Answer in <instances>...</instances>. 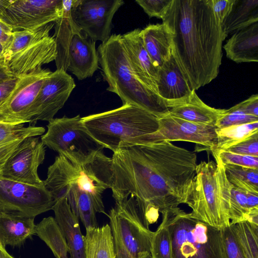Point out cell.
Instances as JSON below:
<instances>
[{
	"instance_id": "cell-44",
	"label": "cell",
	"mask_w": 258,
	"mask_h": 258,
	"mask_svg": "<svg viewBox=\"0 0 258 258\" xmlns=\"http://www.w3.org/2000/svg\"><path fill=\"white\" fill-rule=\"evenodd\" d=\"M245 113L258 117V95L254 94L236 104Z\"/></svg>"
},
{
	"instance_id": "cell-36",
	"label": "cell",
	"mask_w": 258,
	"mask_h": 258,
	"mask_svg": "<svg viewBox=\"0 0 258 258\" xmlns=\"http://www.w3.org/2000/svg\"><path fill=\"white\" fill-rule=\"evenodd\" d=\"M246 192L232 185L229 209L230 224L247 221L252 212L258 211L249 210Z\"/></svg>"
},
{
	"instance_id": "cell-34",
	"label": "cell",
	"mask_w": 258,
	"mask_h": 258,
	"mask_svg": "<svg viewBox=\"0 0 258 258\" xmlns=\"http://www.w3.org/2000/svg\"><path fill=\"white\" fill-rule=\"evenodd\" d=\"M224 165L227 179L233 187L245 192L258 194V169Z\"/></svg>"
},
{
	"instance_id": "cell-15",
	"label": "cell",
	"mask_w": 258,
	"mask_h": 258,
	"mask_svg": "<svg viewBox=\"0 0 258 258\" xmlns=\"http://www.w3.org/2000/svg\"><path fill=\"white\" fill-rule=\"evenodd\" d=\"M45 147L39 138L25 139L0 167L4 178L33 185L43 184L38 174V168L43 163Z\"/></svg>"
},
{
	"instance_id": "cell-30",
	"label": "cell",
	"mask_w": 258,
	"mask_h": 258,
	"mask_svg": "<svg viewBox=\"0 0 258 258\" xmlns=\"http://www.w3.org/2000/svg\"><path fill=\"white\" fill-rule=\"evenodd\" d=\"M258 22V0H235L222 26L226 36Z\"/></svg>"
},
{
	"instance_id": "cell-25",
	"label": "cell",
	"mask_w": 258,
	"mask_h": 258,
	"mask_svg": "<svg viewBox=\"0 0 258 258\" xmlns=\"http://www.w3.org/2000/svg\"><path fill=\"white\" fill-rule=\"evenodd\" d=\"M223 48L227 57L237 63L257 62L258 22L233 33Z\"/></svg>"
},
{
	"instance_id": "cell-9",
	"label": "cell",
	"mask_w": 258,
	"mask_h": 258,
	"mask_svg": "<svg viewBox=\"0 0 258 258\" xmlns=\"http://www.w3.org/2000/svg\"><path fill=\"white\" fill-rule=\"evenodd\" d=\"M47 127L42 143L75 164L87 163L104 148L90 134L80 115L54 118Z\"/></svg>"
},
{
	"instance_id": "cell-7",
	"label": "cell",
	"mask_w": 258,
	"mask_h": 258,
	"mask_svg": "<svg viewBox=\"0 0 258 258\" xmlns=\"http://www.w3.org/2000/svg\"><path fill=\"white\" fill-rule=\"evenodd\" d=\"M115 258H153L154 232L145 223L137 199L130 196L115 202L107 215Z\"/></svg>"
},
{
	"instance_id": "cell-50",
	"label": "cell",
	"mask_w": 258,
	"mask_h": 258,
	"mask_svg": "<svg viewBox=\"0 0 258 258\" xmlns=\"http://www.w3.org/2000/svg\"><path fill=\"white\" fill-rule=\"evenodd\" d=\"M3 52L4 46L0 43V65H5L3 58Z\"/></svg>"
},
{
	"instance_id": "cell-17",
	"label": "cell",
	"mask_w": 258,
	"mask_h": 258,
	"mask_svg": "<svg viewBox=\"0 0 258 258\" xmlns=\"http://www.w3.org/2000/svg\"><path fill=\"white\" fill-rule=\"evenodd\" d=\"M111 158L99 151L87 163L79 165V175L75 182L91 199L97 213L106 215L102 195L111 184Z\"/></svg>"
},
{
	"instance_id": "cell-11",
	"label": "cell",
	"mask_w": 258,
	"mask_h": 258,
	"mask_svg": "<svg viewBox=\"0 0 258 258\" xmlns=\"http://www.w3.org/2000/svg\"><path fill=\"white\" fill-rule=\"evenodd\" d=\"M123 4L122 0H74L72 17L89 38L103 42L111 36L113 17Z\"/></svg>"
},
{
	"instance_id": "cell-43",
	"label": "cell",
	"mask_w": 258,
	"mask_h": 258,
	"mask_svg": "<svg viewBox=\"0 0 258 258\" xmlns=\"http://www.w3.org/2000/svg\"><path fill=\"white\" fill-rule=\"evenodd\" d=\"M235 0H211L213 13L222 27L230 14Z\"/></svg>"
},
{
	"instance_id": "cell-10",
	"label": "cell",
	"mask_w": 258,
	"mask_h": 258,
	"mask_svg": "<svg viewBox=\"0 0 258 258\" xmlns=\"http://www.w3.org/2000/svg\"><path fill=\"white\" fill-rule=\"evenodd\" d=\"M55 203L43 184H28L0 175V212L35 218L52 210Z\"/></svg>"
},
{
	"instance_id": "cell-32",
	"label": "cell",
	"mask_w": 258,
	"mask_h": 258,
	"mask_svg": "<svg viewBox=\"0 0 258 258\" xmlns=\"http://www.w3.org/2000/svg\"><path fill=\"white\" fill-rule=\"evenodd\" d=\"M67 198L72 212L80 218L86 229L97 227L94 204L88 194L76 183L72 185Z\"/></svg>"
},
{
	"instance_id": "cell-42",
	"label": "cell",
	"mask_w": 258,
	"mask_h": 258,
	"mask_svg": "<svg viewBox=\"0 0 258 258\" xmlns=\"http://www.w3.org/2000/svg\"><path fill=\"white\" fill-rule=\"evenodd\" d=\"M225 151L241 155L258 157V133L231 146Z\"/></svg>"
},
{
	"instance_id": "cell-27",
	"label": "cell",
	"mask_w": 258,
	"mask_h": 258,
	"mask_svg": "<svg viewBox=\"0 0 258 258\" xmlns=\"http://www.w3.org/2000/svg\"><path fill=\"white\" fill-rule=\"evenodd\" d=\"M34 220L0 212V243L4 247L22 244L35 234Z\"/></svg>"
},
{
	"instance_id": "cell-13",
	"label": "cell",
	"mask_w": 258,
	"mask_h": 258,
	"mask_svg": "<svg viewBox=\"0 0 258 258\" xmlns=\"http://www.w3.org/2000/svg\"><path fill=\"white\" fill-rule=\"evenodd\" d=\"M159 127L154 133L143 137V144L163 141H186L211 150L216 145L217 127L215 125L199 124L187 121L169 113L158 118Z\"/></svg>"
},
{
	"instance_id": "cell-3",
	"label": "cell",
	"mask_w": 258,
	"mask_h": 258,
	"mask_svg": "<svg viewBox=\"0 0 258 258\" xmlns=\"http://www.w3.org/2000/svg\"><path fill=\"white\" fill-rule=\"evenodd\" d=\"M99 64L106 90L116 94L122 104H131L155 114L158 118L169 113L165 102L138 78L134 72L121 34H112L97 48Z\"/></svg>"
},
{
	"instance_id": "cell-23",
	"label": "cell",
	"mask_w": 258,
	"mask_h": 258,
	"mask_svg": "<svg viewBox=\"0 0 258 258\" xmlns=\"http://www.w3.org/2000/svg\"><path fill=\"white\" fill-rule=\"evenodd\" d=\"M79 165L75 164L60 155L56 156L47 170V178L43 180L46 189L55 202L67 197L79 175Z\"/></svg>"
},
{
	"instance_id": "cell-45",
	"label": "cell",
	"mask_w": 258,
	"mask_h": 258,
	"mask_svg": "<svg viewBox=\"0 0 258 258\" xmlns=\"http://www.w3.org/2000/svg\"><path fill=\"white\" fill-rule=\"evenodd\" d=\"M18 80V77H12L0 81V105L13 91Z\"/></svg>"
},
{
	"instance_id": "cell-38",
	"label": "cell",
	"mask_w": 258,
	"mask_h": 258,
	"mask_svg": "<svg viewBox=\"0 0 258 258\" xmlns=\"http://www.w3.org/2000/svg\"><path fill=\"white\" fill-rule=\"evenodd\" d=\"M255 121H258V117L245 113L235 105L227 109L225 114L217 121L215 125L217 128H222Z\"/></svg>"
},
{
	"instance_id": "cell-1",
	"label": "cell",
	"mask_w": 258,
	"mask_h": 258,
	"mask_svg": "<svg viewBox=\"0 0 258 258\" xmlns=\"http://www.w3.org/2000/svg\"><path fill=\"white\" fill-rule=\"evenodd\" d=\"M197 155L170 142L119 149L111 158L112 196L138 201L146 222H156L159 212L186 204L196 174Z\"/></svg>"
},
{
	"instance_id": "cell-12",
	"label": "cell",
	"mask_w": 258,
	"mask_h": 258,
	"mask_svg": "<svg viewBox=\"0 0 258 258\" xmlns=\"http://www.w3.org/2000/svg\"><path fill=\"white\" fill-rule=\"evenodd\" d=\"M62 11V0H12L0 19L13 31H31L55 22Z\"/></svg>"
},
{
	"instance_id": "cell-22",
	"label": "cell",
	"mask_w": 258,
	"mask_h": 258,
	"mask_svg": "<svg viewBox=\"0 0 258 258\" xmlns=\"http://www.w3.org/2000/svg\"><path fill=\"white\" fill-rule=\"evenodd\" d=\"M140 33L145 48L158 70L172 54L173 34L163 23L150 24L141 30Z\"/></svg>"
},
{
	"instance_id": "cell-46",
	"label": "cell",
	"mask_w": 258,
	"mask_h": 258,
	"mask_svg": "<svg viewBox=\"0 0 258 258\" xmlns=\"http://www.w3.org/2000/svg\"><path fill=\"white\" fill-rule=\"evenodd\" d=\"M13 32L12 27L0 19V43L4 47L10 40Z\"/></svg>"
},
{
	"instance_id": "cell-39",
	"label": "cell",
	"mask_w": 258,
	"mask_h": 258,
	"mask_svg": "<svg viewBox=\"0 0 258 258\" xmlns=\"http://www.w3.org/2000/svg\"><path fill=\"white\" fill-rule=\"evenodd\" d=\"M215 159H219L224 165L231 164L258 169V157L244 155L225 150L212 153Z\"/></svg>"
},
{
	"instance_id": "cell-21",
	"label": "cell",
	"mask_w": 258,
	"mask_h": 258,
	"mask_svg": "<svg viewBox=\"0 0 258 258\" xmlns=\"http://www.w3.org/2000/svg\"><path fill=\"white\" fill-rule=\"evenodd\" d=\"M52 210L68 245L70 258H85L84 235L80 230L79 218L72 212L67 197L56 201Z\"/></svg>"
},
{
	"instance_id": "cell-29",
	"label": "cell",
	"mask_w": 258,
	"mask_h": 258,
	"mask_svg": "<svg viewBox=\"0 0 258 258\" xmlns=\"http://www.w3.org/2000/svg\"><path fill=\"white\" fill-rule=\"evenodd\" d=\"M85 258H115L110 225L86 229Z\"/></svg>"
},
{
	"instance_id": "cell-33",
	"label": "cell",
	"mask_w": 258,
	"mask_h": 258,
	"mask_svg": "<svg viewBox=\"0 0 258 258\" xmlns=\"http://www.w3.org/2000/svg\"><path fill=\"white\" fill-rule=\"evenodd\" d=\"M258 133V121L216 128L217 143L212 153L225 150Z\"/></svg>"
},
{
	"instance_id": "cell-8",
	"label": "cell",
	"mask_w": 258,
	"mask_h": 258,
	"mask_svg": "<svg viewBox=\"0 0 258 258\" xmlns=\"http://www.w3.org/2000/svg\"><path fill=\"white\" fill-rule=\"evenodd\" d=\"M54 26L51 23L34 30L13 32L4 47L3 58L14 77L28 74L55 61L56 44L53 36L50 35Z\"/></svg>"
},
{
	"instance_id": "cell-40",
	"label": "cell",
	"mask_w": 258,
	"mask_h": 258,
	"mask_svg": "<svg viewBox=\"0 0 258 258\" xmlns=\"http://www.w3.org/2000/svg\"><path fill=\"white\" fill-rule=\"evenodd\" d=\"M221 232L225 258H246L231 225L222 229Z\"/></svg>"
},
{
	"instance_id": "cell-49",
	"label": "cell",
	"mask_w": 258,
	"mask_h": 258,
	"mask_svg": "<svg viewBox=\"0 0 258 258\" xmlns=\"http://www.w3.org/2000/svg\"><path fill=\"white\" fill-rule=\"evenodd\" d=\"M0 258H14L6 250L5 247L0 243Z\"/></svg>"
},
{
	"instance_id": "cell-31",
	"label": "cell",
	"mask_w": 258,
	"mask_h": 258,
	"mask_svg": "<svg viewBox=\"0 0 258 258\" xmlns=\"http://www.w3.org/2000/svg\"><path fill=\"white\" fill-rule=\"evenodd\" d=\"M35 234L50 248L56 258H69V248L54 218H43L35 226Z\"/></svg>"
},
{
	"instance_id": "cell-6",
	"label": "cell",
	"mask_w": 258,
	"mask_h": 258,
	"mask_svg": "<svg viewBox=\"0 0 258 258\" xmlns=\"http://www.w3.org/2000/svg\"><path fill=\"white\" fill-rule=\"evenodd\" d=\"M161 213L170 233L171 258H225L221 229L194 218L178 207Z\"/></svg>"
},
{
	"instance_id": "cell-20",
	"label": "cell",
	"mask_w": 258,
	"mask_h": 258,
	"mask_svg": "<svg viewBox=\"0 0 258 258\" xmlns=\"http://www.w3.org/2000/svg\"><path fill=\"white\" fill-rule=\"evenodd\" d=\"M99 65L96 42L82 31L75 34L70 45L67 71L83 80L92 77Z\"/></svg>"
},
{
	"instance_id": "cell-26",
	"label": "cell",
	"mask_w": 258,
	"mask_h": 258,
	"mask_svg": "<svg viewBox=\"0 0 258 258\" xmlns=\"http://www.w3.org/2000/svg\"><path fill=\"white\" fill-rule=\"evenodd\" d=\"M74 0H62L61 16L55 22L54 33L57 56L55 60L56 69L67 71L70 43L75 34L82 31L74 22L71 15Z\"/></svg>"
},
{
	"instance_id": "cell-35",
	"label": "cell",
	"mask_w": 258,
	"mask_h": 258,
	"mask_svg": "<svg viewBox=\"0 0 258 258\" xmlns=\"http://www.w3.org/2000/svg\"><path fill=\"white\" fill-rule=\"evenodd\" d=\"M230 224L246 258H258V226L246 221Z\"/></svg>"
},
{
	"instance_id": "cell-16",
	"label": "cell",
	"mask_w": 258,
	"mask_h": 258,
	"mask_svg": "<svg viewBox=\"0 0 258 258\" xmlns=\"http://www.w3.org/2000/svg\"><path fill=\"white\" fill-rule=\"evenodd\" d=\"M51 72L49 69L42 68L18 77L14 90L0 105V122H30V109L45 79Z\"/></svg>"
},
{
	"instance_id": "cell-37",
	"label": "cell",
	"mask_w": 258,
	"mask_h": 258,
	"mask_svg": "<svg viewBox=\"0 0 258 258\" xmlns=\"http://www.w3.org/2000/svg\"><path fill=\"white\" fill-rule=\"evenodd\" d=\"M151 250L153 258H171V241L167 224L162 218L161 223L154 232Z\"/></svg>"
},
{
	"instance_id": "cell-14",
	"label": "cell",
	"mask_w": 258,
	"mask_h": 258,
	"mask_svg": "<svg viewBox=\"0 0 258 258\" xmlns=\"http://www.w3.org/2000/svg\"><path fill=\"white\" fill-rule=\"evenodd\" d=\"M76 87L67 72L56 69L45 79L29 111L30 126L38 120L49 122L64 106Z\"/></svg>"
},
{
	"instance_id": "cell-47",
	"label": "cell",
	"mask_w": 258,
	"mask_h": 258,
	"mask_svg": "<svg viewBox=\"0 0 258 258\" xmlns=\"http://www.w3.org/2000/svg\"><path fill=\"white\" fill-rule=\"evenodd\" d=\"M14 77L7 67L5 65H0V81Z\"/></svg>"
},
{
	"instance_id": "cell-18",
	"label": "cell",
	"mask_w": 258,
	"mask_h": 258,
	"mask_svg": "<svg viewBox=\"0 0 258 258\" xmlns=\"http://www.w3.org/2000/svg\"><path fill=\"white\" fill-rule=\"evenodd\" d=\"M141 30L138 28L121 35L122 41L136 76L143 83L157 94L158 70L153 64L145 48Z\"/></svg>"
},
{
	"instance_id": "cell-19",
	"label": "cell",
	"mask_w": 258,
	"mask_h": 258,
	"mask_svg": "<svg viewBox=\"0 0 258 258\" xmlns=\"http://www.w3.org/2000/svg\"><path fill=\"white\" fill-rule=\"evenodd\" d=\"M157 94L168 108L187 100L193 91L173 54L158 69Z\"/></svg>"
},
{
	"instance_id": "cell-5",
	"label": "cell",
	"mask_w": 258,
	"mask_h": 258,
	"mask_svg": "<svg viewBox=\"0 0 258 258\" xmlns=\"http://www.w3.org/2000/svg\"><path fill=\"white\" fill-rule=\"evenodd\" d=\"M197 164L191 191L186 204L191 216L222 229L230 224L229 203L232 185L227 179L224 164L217 159Z\"/></svg>"
},
{
	"instance_id": "cell-2",
	"label": "cell",
	"mask_w": 258,
	"mask_h": 258,
	"mask_svg": "<svg viewBox=\"0 0 258 258\" xmlns=\"http://www.w3.org/2000/svg\"><path fill=\"white\" fill-rule=\"evenodd\" d=\"M162 20L173 34L172 54L191 89L215 79L227 36L215 18L211 0H172Z\"/></svg>"
},
{
	"instance_id": "cell-24",
	"label": "cell",
	"mask_w": 258,
	"mask_h": 258,
	"mask_svg": "<svg viewBox=\"0 0 258 258\" xmlns=\"http://www.w3.org/2000/svg\"><path fill=\"white\" fill-rule=\"evenodd\" d=\"M227 109H216L205 104L194 90L185 101L168 107L169 113L190 122L215 125L226 113Z\"/></svg>"
},
{
	"instance_id": "cell-28",
	"label": "cell",
	"mask_w": 258,
	"mask_h": 258,
	"mask_svg": "<svg viewBox=\"0 0 258 258\" xmlns=\"http://www.w3.org/2000/svg\"><path fill=\"white\" fill-rule=\"evenodd\" d=\"M0 122V167L25 139L44 134L42 126Z\"/></svg>"
},
{
	"instance_id": "cell-4",
	"label": "cell",
	"mask_w": 258,
	"mask_h": 258,
	"mask_svg": "<svg viewBox=\"0 0 258 258\" xmlns=\"http://www.w3.org/2000/svg\"><path fill=\"white\" fill-rule=\"evenodd\" d=\"M158 117L131 104L82 117L90 134L113 153L119 149L142 144V137L156 132Z\"/></svg>"
},
{
	"instance_id": "cell-41",
	"label": "cell",
	"mask_w": 258,
	"mask_h": 258,
	"mask_svg": "<svg viewBox=\"0 0 258 258\" xmlns=\"http://www.w3.org/2000/svg\"><path fill=\"white\" fill-rule=\"evenodd\" d=\"M172 0H137L136 2L149 17L162 19L170 7Z\"/></svg>"
},
{
	"instance_id": "cell-48",
	"label": "cell",
	"mask_w": 258,
	"mask_h": 258,
	"mask_svg": "<svg viewBox=\"0 0 258 258\" xmlns=\"http://www.w3.org/2000/svg\"><path fill=\"white\" fill-rule=\"evenodd\" d=\"M12 2V0H0V17Z\"/></svg>"
}]
</instances>
